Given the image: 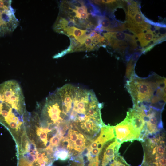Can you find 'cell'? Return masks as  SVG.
Listing matches in <instances>:
<instances>
[{"instance_id":"1","label":"cell","mask_w":166,"mask_h":166,"mask_svg":"<svg viewBox=\"0 0 166 166\" xmlns=\"http://www.w3.org/2000/svg\"><path fill=\"white\" fill-rule=\"evenodd\" d=\"M125 86L133 106H149L162 111L166 103V78L154 73L145 78L135 74L127 80Z\"/></svg>"},{"instance_id":"2","label":"cell","mask_w":166,"mask_h":166,"mask_svg":"<svg viewBox=\"0 0 166 166\" xmlns=\"http://www.w3.org/2000/svg\"><path fill=\"white\" fill-rule=\"evenodd\" d=\"M108 44L115 51L125 55L128 61L134 53L140 51L137 48V40L135 36L122 32H108L103 33Z\"/></svg>"},{"instance_id":"3","label":"cell","mask_w":166,"mask_h":166,"mask_svg":"<svg viewBox=\"0 0 166 166\" xmlns=\"http://www.w3.org/2000/svg\"><path fill=\"white\" fill-rule=\"evenodd\" d=\"M125 27L135 34L143 33L149 29L150 24L145 20V17L140 11V5L133 1H126Z\"/></svg>"},{"instance_id":"4","label":"cell","mask_w":166,"mask_h":166,"mask_svg":"<svg viewBox=\"0 0 166 166\" xmlns=\"http://www.w3.org/2000/svg\"><path fill=\"white\" fill-rule=\"evenodd\" d=\"M114 129L115 132L116 140L120 143L126 140L138 139L126 119L114 127Z\"/></svg>"},{"instance_id":"5","label":"cell","mask_w":166,"mask_h":166,"mask_svg":"<svg viewBox=\"0 0 166 166\" xmlns=\"http://www.w3.org/2000/svg\"><path fill=\"white\" fill-rule=\"evenodd\" d=\"M137 38L138 41L140 43V46L144 48L148 46L152 41L154 34L153 31L150 28L146 31L134 35Z\"/></svg>"},{"instance_id":"6","label":"cell","mask_w":166,"mask_h":166,"mask_svg":"<svg viewBox=\"0 0 166 166\" xmlns=\"http://www.w3.org/2000/svg\"><path fill=\"white\" fill-rule=\"evenodd\" d=\"M74 19H71L68 21L65 18L58 16L53 25V29L56 32L60 33L64 29L69 27H72L76 25Z\"/></svg>"},{"instance_id":"7","label":"cell","mask_w":166,"mask_h":166,"mask_svg":"<svg viewBox=\"0 0 166 166\" xmlns=\"http://www.w3.org/2000/svg\"><path fill=\"white\" fill-rule=\"evenodd\" d=\"M140 56V54L138 53H134L128 61L125 74L127 80L135 74L134 68L136 63Z\"/></svg>"},{"instance_id":"8","label":"cell","mask_w":166,"mask_h":166,"mask_svg":"<svg viewBox=\"0 0 166 166\" xmlns=\"http://www.w3.org/2000/svg\"><path fill=\"white\" fill-rule=\"evenodd\" d=\"M86 30H82L75 27L66 28L63 29L60 33L65 34L68 36H73L77 40L86 35Z\"/></svg>"},{"instance_id":"9","label":"cell","mask_w":166,"mask_h":166,"mask_svg":"<svg viewBox=\"0 0 166 166\" xmlns=\"http://www.w3.org/2000/svg\"><path fill=\"white\" fill-rule=\"evenodd\" d=\"M79 138L73 143V149L76 152L81 153L86 147L85 145L86 140L84 135L79 133Z\"/></svg>"},{"instance_id":"10","label":"cell","mask_w":166,"mask_h":166,"mask_svg":"<svg viewBox=\"0 0 166 166\" xmlns=\"http://www.w3.org/2000/svg\"><path fill=\"white\" fill-rule=\"evenodd\" d=\"M105 166H130L125 161L123 158L117 153L109 161Z\"/></svg>"},{"instance_id":"11","label":"cell","mask_w":166,"mask_h":166,"mask_svg":"<svg viewBox=\"0 0 166 166\" xmlns=\"http://www.w3.org/2000/svg\"><path fill=\"white\" fill-rule=\"evenodd\" d=\"M55 160L59 159L60 160L64 161L70 156L69 152L66 149L61 148H59L55 151L53 154Z\"/></svg>"},{"instance_id":"12","label":"cell","mask_w":166,"mask_h":166,"mask_svg":"<svg viewBox=\"0 0 166 166\" xmlns=\"http://www.w3.org/2000/svg\"><path fill=\"white\" fill-rule=\"evenodd\" d=\"M36 133L38 136L41 140L46 146L48 142L47 133L50 132L47 128L38 127L36 129Z\"/></svg>"},{"instance_id":"13","label":"cell","mask_w":166,"mask_h":166,"mask_svg":"<svg viewBox=\"0 0 166 166\" xmlns=\"http://www.w3.org/2000/svg\"><path fill=\"white\" fill-rule=\"evenodd\" d=\"M79 133H80L71 128L69 129L67 137L73 147V143L79 138Z\"/></svg>"},{"instance_id":"14","label":"cell","mask_w":166,"mask_h":166,"mask_svg":"<svg viewBox=\"0 0 166 166\" xmlns=\"http://www.w3.org/2000/svg\"><path fill=\"white\" fill-rule=\"evenodd\" d=\"M62 139V137L57 134L50 139L49 144L52 146H58Z\"/></svg>"},{"instance_id":"15","label":"cell","mask_w":166,"mask_h":166,"mask_svg":"<svg viewBox=\"0 0 166 166\" xmlns=\"http://www.w3.org/2000/svg\"><path fill=\"white\" fill-rule=\"evenodd\" d=\"M90 14V13H89L88 12H84L79 15L78 18L83 19H88L89 16Z\"/></svg>"},{"instance_id":"16","label":"cell","mask_w":166,"mask_h":166,"mask_svg":"<svg viewBox=\"0 0 166 166\" xmlns=\"http://www.w3.org/2000/svg\"><path fill=\"white\" fill-rule=\"evenodd\" d=\"M47 166H52L51 165V164H48Z\"/></svg>"}]
</instances>
